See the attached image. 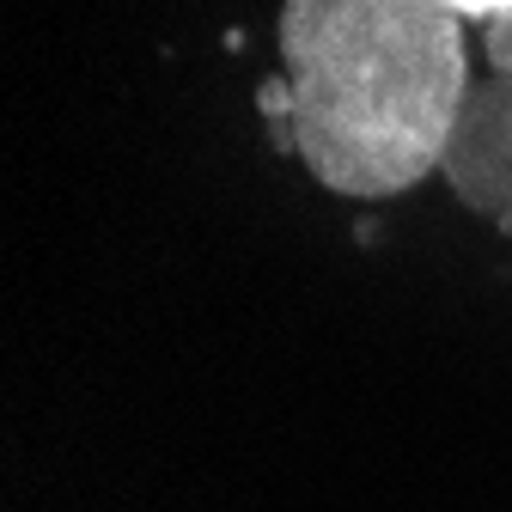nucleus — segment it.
Returning <instances> with one entry per match:
<instances>
[{"instance_id": "1", "label": "nucleus", "mask_w": 512, "mask_h": 512, "mask_svg": "<svg viewBox=\"0 0 512 512\" xmlns=\"http://www.w3.org/2000/svg\"><path fill=\"white\" fill-rule=\"evenodd\" d=\"M287 153L348 202H391L439 171L470 98L464 13L445 0H281Z\"/></svg>"}, {"instance_id": "2", "label": "nucleus", "mask_w": 512, "mask_h": 512, "mask_svg": "<svg viewBox=\"0 0 512 512\" xmlns=\"http://www.w3.org/2000/svg\"><path fill=\"white\" fill-rule=\"evenodd\" d=\"M439 177L476 220L512 232V74H488L470 86Z\"/></svg>"}, {"instance_id": "3", "label": "nucleus", "mask_w": 512, "mask_h": 512, "mask_svg": "<svg viewBox=\"0 0 512 512\" xmlns=\"http://www.w3.org/2000/svg\"><path fill=\"white\" fill-rule=\"evenodd\" d=\"M482 55L494 74H512V7L500 19H482Z\"/></svg>"}, {"instance_id": "4", "label": "nucleus", "mask_w": 512, "mask_h": 512, "mask_svg": "<svg viewBox=\"0 0 512 512\" xmlns=\"http://www.w3.org/2000/svg\"><path fill=\"white\" fill-rule=\"evenodd\" d=\"M445 7L464 13V19H500V13L512 7V0H445Z\"/></svg>"}]
</instances>
